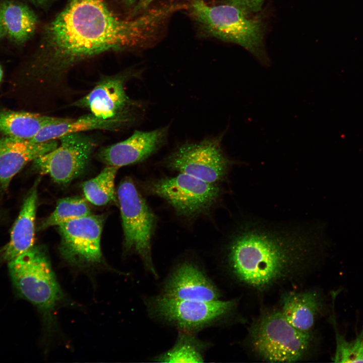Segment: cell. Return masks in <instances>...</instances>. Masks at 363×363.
<instances>
[{
  "instance_id": "obj_7",
  "label": "cell",
  "mask_w": 363,
  "mask_h": 363,
  "mask_svg": "<svg viewBox=\"0 0 363 363\" xmlns=\"http://www.w3.org/2000/svg\"><path fill=\"white\" fill-rule=\"evenodd\" d=\"M153 318L180 331L194 333L217 323L233 309V300L198 301L178 299L162 294L146 302Z\"/></svg>"
},
{
  "instance_id": "obj_25",
  "label": "cell",
  "mask_w": 363,
  "mask_h": 363,
  "mask_svg": "<svg viewBox=\"0 0 363 363\" xmlns=\"http://www.w3.org/2000/svg\"><path fill=\"white\" fill-rule=\"evenodd\" d=\"M266 0H227V3L237 6L246 12H257L261 10Z\"/></svg>"
},
{
  "instance_id": "obj_8",
  "label": "cell",
  "mask_w": 363,
  "mask_h": 363,
  "mask_svg": "<svg viewBox=\"0 0 363 363\" xmlns=\"http://www.w3.org/2000/svg\"><path fill=\"white\" fill-rule=\"evenodd\" d=\"M146 187L150 194L163 199L178 215L189 218L208 212L221 194L218 184L183 173L150 180Z\"/></svg>"
},
{
  "instance_id": "obj_17",
  "label": "cell",
  "mask_w": 363,
  "mask_h": 363,
  "mask_svg": "<svg viewBox=\"0 0 363 363\" xmlns=\"http://www.w3.org/2000/svg\"><path fill=\"white\" fill-rule=\"evenodd\" d=\"M37 184L25 199L12 228L9 242L0 251V263L9 262L34 247Z\"/></svg>"
},
{
  "instance_id": "obj_21",
  "label": "cell",
  "mask_w": 363,
  "mask_h": 363,
  "mask_svg": "<svg viewBox=\"0 0 363 363\" xmlns=\"http://www.w3.org/2000/svg\"><path fill=\"white\" fill-rule=\"evenodd\" d=\"M206 344L194 333L180 331L173 346L154 358L160 362H202Z\"/></svg>"
},
{
  "instance_id": "obj_9",
  "label": "cell",
  "mask_w": 363,
  "mask_h": 363,
  "mask_svg": "<svg viewBox=\"0 0 363 363\" xmlns=\"http://www.w3.org/2000/svg\"><path fill=\"white\" fill-rule=\"evenodd\" d=\"M220 138L183 144L165 158L164 165L179 173L218 184L225 177L232 163L222 150Z\"/></svg>"
},
{
  "instance_id": "obj_29",
  "label": "cell",
  "mask_w": 363,
  "mask_h": 363,
  "mask_svg": "<svg viewBox=\"0 0 363 363\" xmlns=\"http://www.w3.org/2000/svg\"><path fill=\"white\" fill-rule=\"evenodd\" d=\"M125 4L128 6H132L135 4L137 0H122Z\"/></svg>"
},
{
  "instance_id": "obj_27",
  "label": "cell",
  "mask_w": 363,
  "mask_h": 363,
  "mask_svg": "<svg viewBox=\"0 0 363 363\" xmlns=\"http://www.w3.org/2000/svg\"><path fill=\"white\" fill-rule=\"evenodd\" d=\"M7 36L6 31L0 16V38Z\"/></svg>"
},
{
  "instance_id": "obj_24",
  "label": "cell",
  "mask_w": 363,
  "mask_h": 363,
  "mask_svg": "<svg viewBox=\"0 0 363 363\" xmlns=\"http://www.w3.org/2000/svg\"><path fill=\"white\" fill-rule=\"evenodd\" d=\"M335 316L332 318L336 347L332 360L335 362H363V326L352 339H347L337 328Z\"/></svg>"
},
{
  "instance_id": "obj_13",
  "label": "cell",
  "mask_w": 363,
  "mask_h": 363,
  "mask_svg": "<svg viewBox=\"0 0 363 363\" xmlns=\"http://www.w3.org/2000/svg\"><path fill=\"white\" fill-rule=\"evenodd\" d=\"M168 127L153 131H136L127 139L104 147L98 157L107 165L118 168L142 161L157 151L166 141Z\"/></svg>"
},
{
  "instance_id": "obj_28",
  "label": "cell",
  "mask_w": 363,
  "mask_h": 363,
  "mask_svg": "<svg viewBox=\"0 0 363 363\" xmlns=\"http://www.w3.org/2000/svg\"><path fill=\"white\" fill-rule=\"evenodd\" d=\"M33 2L39 6H44L47 4L50 0H31Z\"/></svg>"
},
{
  "instance_id": "obj_23",
  "label": "cell",
  "mask_w": 363,
  "mask_h": 363,
  "mask_svg": "<svg viewBox=\"0 0 363 363\" xmlns=\"http://www.w3.org/2000/svg\"><path fill=\"white\" fill-rule=\"evenodd\" d=\"M91 211L85 201L80 197L59 199L53 212L42 223V229L58 226L66 222L90 215Z\"/></svg>"
},
{
  "instance_id": "obj_12",
  "label": "cell",
  "mask_w": 363,
  "mask_h": 363,
  "mask_svg": "<svg viewBox=\"0 0 363 363\" xmlns=\"http://www.w3.org/2000/svg\"><path fill=\"white\" fill-rule=\"evenodd\" d=\"M162 295L183 300L213 301L220 292L214 283L196 265L185 261L178 264L166 279Z\"/></svg>"
},
{
  "instance_id": "obj_15",
  "label": "cell",
  "mask_w": 363,
  "mask_h": 363,
  "mask_svg": "<svg viewBox=\"0 0 363 363\" xmlns=\"http://www.w3.org/2000/svg\"><path fill=\"white\" fill-rule=\"evenodd\" d=\"M58 145L57 139L34 142L7 136L0 138V188L6 190L24 165Z\"/></svg>"
},
{
  "instance_id": "obj_11",
  "label": "cell",
  "mask_w": 363,
  "mask_h": 363,
  "mask_svg": "<svg viewBox=\"0 0 363 363\" xmlns=\"http://www.w3.org/2000/svg\"><path fill=\"white\" fill-rule=\"evenodd\" d=\"M104 219L103 215L90 214L58 225L60 251L65 259L81 265L100 262Z\"/></svg>"
},
{
  "instance_id": "obj_6",
  "label": "cell",
  "mask_w": 363,
  "mask_h": 363,
  "mask_svg": "<svg viewBox=\"0 0 363 363\" xmlns=\"http://www.w3.org/2000/svg\"><path fill=\"white\" fill-rule=\"evenodd\" d=\"M127 250L137 254L146 268L157 276L151 256V241L156 217L133 180L127 178L119 185L117 192Z\"/></svg>"
},
{
  "instance_id": "obj_20",
  "label": "cell",
  "mask_w": 363,
  "mask_h": 363,
  "mask_svg": "<svg viewBox=\"0 0 363 363\" xmlns=\"http://www.w3.org/2000/svg\"><path fill=\"white\" fill-rule=\"evenodd\" d=\"M0 16L7 35L14 42L21 44L34 34L37 19L27 5L12 1L0 3Z\"/></svg>"
},
{
  "instance_id": "obj_14",
  "label": "cell",
  "mask_w": 363,
  "mask_h": 363,
  "mask_svg": "<svg viewBox=\"0 0 363 363\" xmlns=\"http://www.w3.org/2000/svg\"><path fill=\"white\" fill-rule=\"evenodd\" d=\"M126 78L117 75L104 78L73 105L88 109L91 113L105 119L132 113L130 108L134 104L125 91Z\"/></svg>"
},
{
  "instance_id": "obj_22",
  "label": "cell",
  "mask_w": 363,
  "mask_h": 363,
  "mask_svg": "<svg viewBox=\"0 0 363 363\" xmlns=\"http://www.w3.org/2000/svg\"><path fill=\"white\" fill-rule=\"evenodd\" d=\"M118 168L107 165L96 177L82 184L84 195L89 202L96 206L116 202L114 180Z\"/></svg>"
},
{
  "instance_id": "obj_10",
  "label": "cell",
  "mask_w": 363,
  "mask_h": 363,
  "mask_svg": "<svg viewBox=\"0 0 363 363\" xmlns=\"http://www.w3.org/2000/svg\"><path fill=\"white\" fill-rule=\"evenodd\" d=\"M58 140L59 145L35 159L33 167L40 173L49 175L55 182L66 184L85 169L95 143L83 133L67 134Z\"/></svg>"
},
{
  "instance_id": "obj_5",
  "label": "cell",
  "mask_w": 363,
  "mask_h": 363,
  "mask_svg": "<svg viewBox=\"0 0 363 363\" xmlns=\"http://www.w3.org/2000/svg\"><path fill=\"white\" fill-rule=\"evenodd\" d=\"M251 346L263 360L274 362H293L302 359L309 351L312 333L295 328L280 310L262 315L249 330Z\"/></svg>"
},
{
  "instance_id": "obj_30",
  "label": "cell",
  "mask_w": 363,
  "mask_h": 363,
  "mask_svg": "<svg viewBox=\"0 0 363 363\" xmlns=\"http://www.w3.org/2000/svg\"><path fill=\"white\" fill-rule=\"evenodd\" d=\"M3 77V71L1 66L0 65V83L2 80Z\"/></svg>"
},
{
  "instance_id": "obj_1",
  "label": "cell",
  "mask_w": 363,
  "mask_h": 363,
  "mask_svg": "<svg viewBox=\"0 0 363 363\" xmlns=\"http://www.w3.org/2000/svg\"><path fill=\"white\" fill-rule=\"evenodd\" d=\"M175 12L171 4L126 20L115 16L102 0H69L45 29L38 65L44 73L57 77L102 53L140 47Z\"/></svg>"
},
{
  "instance_id": "obj_18",
  "label": "cell",
  "mask_w": 363,
  "mask_h": 363,
  "mask_svg": "<svg viewBox=\"0 0 363 363\" xmlns=\"http://www.w3.org/2000/svg\"><path fill=\"white\" fill-rule=\"evenodd\" d=\"M134 120V116L132 113L105 119L90 113L76 118H66L61 123L46 126L29 140L34 142H42L57 140L67 134L83 133L90 130L116 131L129 125Z\"/></svg>"
},
{
  "instance_id": "obj_2",
  "label": "cell",
  "mask_w": 363,
  "mask_h": 363,
  "mask_svg": "<svg viewBox=\"0 0 363 363\" xmlns=\"http://www.w3.org/2000/svg\"><path fill=\"white\" fill-rule=\"evenodd\" d=\"M327 246L326 235L319 227L248 220L229 237L226 259L238 281L263 290L316 262Z\"/></svg>"
},
{
  "instance_id": "obj_16",
  "label": "cell",
  "mask_w": 363,
  "mask_h": 363,
  "mask_svg": "<svg viewBox=\"0 0 363 363\" xmlns=\"http://www.w3.org/2000/svg\"><path fill=\"white\" fill-rule=\"evenodd\" d=\"M282 313L299 331L312 333L316 322L324 308L322 294L318 290L288 291L281 299Z\"/></svg>"
},
{
  "instance_id": "obj_4",
  "label": "cell",
  "mask_w": 363,
  "mask_h": 363,
  "mask_svg": "<svg viewBox=\"0 0 363 363\" xmlns=\"http://www.w3.org/2000/svg\"><path fill=\"white\" fill-rule=\"evenodd\" d=\"M8 269L18 294L35 306L51 324L63 294L44 252L33 247L8 262Z\"/></svg>"
},
{
  "instance_id": "obj_26",
  "label": "cell",
  "mask_w": 363,
  "mask_h": 363,
  "mask_svg": "<svg viewBox=\"0 0 363 363\" xmlns=\"http://www.w3.org/2000/svg\"><path fill=\"white\" fill-rule=\"evenodd\" d=\"M155 0H139L133 11V14H137L138 12L146 11Z\"/></svg>"
},
{
  "instance_id": "obj_19",
  "label": "cell",
  "mask_w": 363,
  "mask_h": 363,
  "mask_svg": "<svg viewBox=\"0 0 363 363\" xmlns=\"http://www.w3.org/2000/svg\"><path fill=\"white\" fill-rule=\"evenodd\" d=\"M66 118L29 112L2 110L0 133L7 137L29 140L43 127L61 123Z\"/></svg>"
},
{
  "instance_id": "obj_3",
  "label": "cell",
  "mask_w": 363,
  "mask_h": 363,
  "mask_svg": "<svg viewBox=\"0 0 363 363\" xmlns=\"http://www.w3.org/2000/svg\"><path fill=\"white\" fill-rule=\"evenodd\" d=\"M190 9L206 34L239 45L263 62L262 28L259 20L250 17L248 13L228 3L211 6L203 0H192Z\"/></svg>"
}]
</instances>
